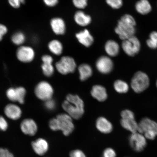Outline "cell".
<instances>
[{"label": "cell", "instance_id": "6da1fadb", "mask_svg": "<svg viewBox=\"0 0 157 157\" xmlns=\"http://www.w3.org/2000/svg\"><path fill=\"white\" fill-rule=\"evenodd\" d=\"M62 107L67 114L74 119H80L84 113L83 101L77 95L69 94L63 103Z\"/></svg>", "mask_w": 157, "mask_h": 157}, {"label": "cell", "instance_id": "7a4b0ae2", "mask_svg": "<svg viewBox=\"0 0 157 157\" xmlns=\"http://www.w3.org/2000/svg\"><path fill=\"white\" fill-rule=\"evenodd\" d=\"M136 22L134 17L129 14H125L118 22L115 32L121 40H124L134 36Z\"/></svg>", "mask_w": 157, "mask_h": 157}, {"label": "cell", "instance_id": "3957f363", "mask_svg": "<svg viewBox=\"0 0 157 157\" xmlns=\"http://www.w3.org/2000/svg\"><path fill=\"white\" fill-rule=\"evenodd\" d=\"M49 127L54 131L61 130L65 136L70 135L74 129L72 118L67 114H61L51 120Z\"/></svg>", "mask_w": 157, "mask_h": 157}, {"label": "cell", "instance_id": "277c9868", "mask_svg": "<svg viewBox=\"0 0 157 157\" xmlns=\"http://www.w3.org/2000/svg\"><path fill=\"white\" fill-rule=\"evenodd\" d=\"M137 132L142 133L147 139L154 140L157 136V123L149 118H144L138 123Z\"/></svg>", "mask_w": 157, "mask_h": 157}, {"label": "cell", "instance_id": "5b68a950", "mask_svg": "<svg viewBox=\"0 0 157 157\" xmlns=\"http://www.w3.org/2000/svg\"><path fill=\"white\" fill-rule=\"evenodd\" d=\"M150 84V78L145 72L139 71L135 73L131 79V86L135 93H140L146 90Z\"/></svg>", "mask_w": 157, "mask_h": 157}, {"label": "cell", "instance_id": "8992f818", "mask_svg": "<svg viewBox=\"0 0 157 157\" xmlns=\"http://www.w3.org/2000/svg\"><path fill=\"white\" fill-rule=\"evenodd\" d=\"M76 67L74 59L68 56L63 57L56 64L57 70L63 75L72 73L75 70Z\"/></svg>", "mask_w": 157, "mask_h": 157}, {"label": "cell", "instance_id": "52a82bcc", "mask_svg": "<svg viewBox=\"0 0 157 157\" xmlns=\"http://www.w3.org/2000/svg\"><path fill=\"white\" fill-rule=\"evenodd\" d=\"M121 46L125 53L130 56H134L138 54L141 47L140 41L134 36L123 40Z\"/></svg>", "mask_w": 157, "mask_h": 157}, {"label": "cell", "instance_id": "ba28073f", "mask_svg": "<svg viewBox=\"0 0 157 157\" xmlns=\"http://www.w3.org/2000/svg\"><path fill=\"white\" fill-rule=\"evenodd\" d=\"M54 93L52 86L48 82L43 81L40 82L35 88V93L39 99L46 101L52 99Z\"/></svg>", "mask_w": 157, "mask_h": 157}, {"label": "cell", "instance_id": "9c48e42d", "mask_svg": "<svg viewBox=\"0 0 157 157\" xmlns=\"http://www.w3.org/2000/svg\"><path fill=\"white\" fill-rule=\"evenodd\" d=\"M129 142L131 148L136 152L142 151L147 145L146 137L138 132L131 133L129 137Z\"/></svg>", "mask_w": 157, "mask_h": 157}, {"label": "cell", "instance_id": "30bf717a", "mask_svg": "<svg viewBox=\"0 0 157 157\" xmlns=\"http://www.w3.org/2000/svg\"><path fill=\"white\" fill-rule=\"evenodd\" d=\"M16 56L20 61L28 63L32 62L34 59L35 51L31 47L21 46L17 49Z\"/></svg>", "mask_w": 157, "mask_h": 157}, {"label": "cell", "instance_id": "8fae6325", "mask_svg": "<svg viewBox=\"0 0 157 157\" xmlns=\"http://www.w3.org/2000/svg\"><path fill=\"white\" fill-rule=\"evenodd\" d=\"M26 94V90L25 88L20 87L10 88L7 90L6 94L8 98L11 101L18 102L20 104H23L25 102Z\"/></svg>", "mask_w": 157, "mask_h": 157}, {"label": "cell", "instance_id": "7c38bea8", "mask_svg": "<svg viewBox=\"0 0 157 157\" xmlns=\"http://www.w3.org/2000/svg\"><path fill=\"white\" fill-rule=\"evenodd\" d=\"M96 65L97 70L103 74L110 73L113 67L112 60L106 56H101L98 59Z\"/></svg>", "mask_w": 157, "mask_h": 157}, {"label": "cell", "instance_id": "4fadbf2b", "mask_svg": "<svg viewBox=\"0 0 157 157\" xmlns=\"http://www.w3.org/2000/svg\"><path fill=\"white\" fill-rule=\"evenodd\" d=\"M21 130L24 134L29 136H34L38 131V126L36 122L30 119H25L21 124Z\"/></svg>", "mask_w": 157, "mask_h": 157}, {"label": "cell", "instance_id": "5bb4252c", "mask_svg": "<svg viewBox=\"0 0 157 157\" xmlns=\"http://www.w3.org/2000/svg\"><path fill=\"white\" fill-rule=\"evenodd\" d=\"M4 112L5 114L8 117L13 120L19 119L22 114L20 108L13 104H10L6 106Z\"/></svg>", "mask_w": 157, "mask_h": 157}, {"label": "cell", "instance_id": "9a60e30c", "mask_svg": "<svg viewBox=\"0 0 157 157\" xmlns=\"http://www.w3.org/2000/svg\"><path fill=\"white\" fill-rule=\"evenodd\" d=\"M42 59L43 62L42 65L43 73L45 76L50 77L53 74L54 71L52 64L53 58L49 55H46L42 57Z\"/></svg>", "mask_w": 157, "mask_h": 157}, {"label": "cell", "instance_id": "2e32d148", "mask_svg": "<svg viewBox=\"0 0 157 157\" xmlns=\"http://www.w3.org/2000/svg\"><path fill=\"white\" fill-rule=\"evenodd\" d=\"M33 150L37 155H44L48 151V144L47 141L42 138H39L32 143Z\"/></svg>", "mask_w": 157, "mask_h": 157}, {"label": "cell", "instance_id": "e0dca14e", "mask_svg": "<svg viewBox=\"0 0 157 157\" xmlns=\"http://www.w3.org/2000/svg\"><path fill=\"white\" fill-rule=\"evenodd\" d=\"M76 36L80 44L87 48L91 46L94 42L93 37L87 29L77 33Z\"/></svg>", "mask_w": 157, "mask_h": 157}, {"label": "cell", "instance_id": "ac0fdd59", "mask_svg": "<svg viewBox=\"0 0 157 157\" xmlns=\"http://www.w3.org/2000/svg\"><path fill=\"white\" fill-rule=\"evenodd\" d=\"M50 25L52 30L56 35L64 34L66 31V25L64 21L59 17H55L51 21Z\"/></svg>", "mask_w": 157, "mask_h": 157}, {"label": "cell", "instance_id": "d6986e66", "mask_svg": "<svg viewBox=\"0 0 157 157\" xmlns=\"http://www.w3.org/2000/svg\"><path fill=\"white\" fill-rule=\"evenodd\" d=\"M96 127L100 132L107 134L112 132L113 126L111 123L105 117H100L96 122Z\"/></svg>", "mask_w": 157, "mask_h": 157}, {"label": "cell", "instance_id": "ffe728a7", "mask_svg": "<svg viewBox=\"0 0 157 157\" xmlns=\"http://www.w3.org/2000/svg\"><path fill=\"white\" fill-rule=\"evenodd\" d=\"M121 124L124 128L130 131L131 133L138 131V123L135 121V118H121Z\"/></svg>", "mask_w": 157, "mask_h": 157}, {"label": "cell", "instance_id": "44dd1931", "mask_svg": "<svg viewBox=\"0 0 157 157\" xmlns=\"http://www.w3.org/2000/svg\"><path fill=\"white\" fill-rule=\"evenodd\" d=\"M91 94L93 97L100 101H105L108 97L105 88L100 85L93 86L91 90Z\"/></svg>", "mask_w": 157, "mask_h": 157}, {"label": "cell", "instance_id": "7402d4cb", "mask_svg": "<svg viewBox=\"0 0 157 157\" xmlns=\"http://www.w3.org/2000/svg\"><path fill=\"white\" fill-rule=\"evenodd\" d=\"M74 19L77 24L82 27L89 25L91 21V17L81 11L76 12L74 16Z\"/></svg>", "mask_w": 157, "mask_h": 157}, {"label": "cell", "instance_id": "603a6c76", "mask_svg": "<svg viewBox=\"0 0 157 157\" xmlns=\"http://www.w3.org/2000/svg\"><path fill=\"white\" fill-rule=\"evenodd\" d=\"M135 9L140 14H148L152 10V6L148 0H140L135 5Z\"/></svg>", "mask_w": 157, "mask_h": 157}, {"label": "cell", "instance_id": "cb8c5ba5", "mask_svg": "<svg viewBox=\"0 0 157 157\" xmlns=\"http://www.w3.org/2000/svg\"><path fill=\"white\" fill-rule=\"evenodd\" d=\"M105 50L109 56L114 57L119 54L120 48L118 44L115 41L109 40L105 44Z\"/></svg>", "mask_w": 157, "mask_h": 157}, {"label": "cell", "instance_id": "d4e9b609", "mask_svg": "<svg viewBox=\"0 0 157 157\" xmlns=\"http://www.w3.org/2000/svg\"><path fill=\"white\" fill-rule=\"evenodd\" d=\"M79 73L80 79L84 81L89 78L93 74V70L89 65L83 64L80 65L78 68Z\"/></svg>", "mask_w": 157, "mask_h": 157}, {"label": "cell", "instance_id": "484cf974", "mask_svg": "<svg viewBox=\"0 0 157 157\" xmlns=\"http://www.w3.org/2000/svg\"><path fill=\"white\" fill-rule=\"evenodd\" d=\"M48 48L49 50L52 54L56 56H59L62 53L63 47L62 43L59 41L54 40L49 43Z\"/></svg>", "mask_w": 157, "mask_h": 157}, {"label": "cell", "instance_id": "4316f807", "mask_svg": "<svg viewBox=\"0 0 157 157\" xmlns=\"http://www.w3.org/2000/svg\"><path fill=\"white\" fill-rule=\"evenodd\" d=\"M114 88L117 93L120 94H125L128 91V84L123 80H118L114 83Z\"/></svg>", "mask_w": 157, "mask_h": 157}, {"label": "cell", "instance_id": "83f0119b", "mask_svg": "<svg viewBox=\"0 0 157 157\" xmlns=\"http://www.w3.org/2000/svg\"><path fill=\"white\" fill-rule=\"evenodd\" d=\"M25 39L26 38L24 33L21 32L15 33L11 37L12 42L17 46H21L24 44Z\"/></svg>", "mask_w": 157, "mask_h": 157}, {"label": "cell", "instance_id": "f1b7e54d", "mask_svg": "<svg viewBox=\"0 0 157 157\" xmlns=\"http://www.w3.org/2000/svg\"><path fill=\"white\" fill-rule=\"evenodd\" d=\"M106 2L113 9H119L123 6L122 0H106Z\"/></svg>", "mask_w": 157, "mask_h": 157}, {"label": "cell", "instance_id": "f546056e", "mask_svg": "<svg viewBox=\"0 0 157 157\" xmlns=\"http://www.w3.org/2000/svg\"><path fill=\"white\" fill-rule=\"evenodd\" d=\"M88 0H72L75 6L79 9H83L87 6Z\"/></svg>", "mask_w": 157, "mask_h": 157}, {"label": "cell", "instance_id": "4dcf8cb0", "mask_svg": "<svg viewBox=\"0 0 157 157\" xmlns=\"http://www.w3.org/2000/svg\"><path fill=\"white\" fill-rule=\"evenodd\" d=\"M8 1L12 7L14 9H18L21 5L24 4L25 0H8Z\"/></svg>", "mask_w": 157, "mask_h": 157}, {"label": "cell", "instance_id": "1f68e13d", "mask_svg": "<svg viewBox=\"0 0 157 157\" xmlns=\"http://www.w3.org/2000/svg\"><path fill=\"white\" fill-rule=\"evenodd\" d=\"M102 157H117L116 152L112 148H108L104 150Z\"/></svg>", "mask_w": 157, "mask_h": 157}, {"label": "cell", "instance_id": "d6a6232c", "mask_svg": "<svg viewBox=\"0 0 157 157\" xmlns=\"http://www.w3.org/2000/svg\"><path fill=\"white\" fill-rule=\"evenodd\" d=\"M45 106L49 110H53L56 107V103L54 100L50 99L45 101Z\"/></svg>", "mask_w": 157, "mask_h": 157}, {"label": "cell", "instance_id": "836d02e7", "mask_svg": "<svg viewBox=\"0 0 157 157\" xmlns=\"http://www.w3.org/2000/svg\"><path fill=\"white\" fill-rule=\"evenodd\" d=\"M70 157H86L85 154L79 150L72 151L70 153Z\"/></svg>", "mask_w": 157, "mask_h": 157}, {"label": "cell", "instance_id": "e575fe53", "mask_svg": "<svg viewBox=\"0 0 157 157\" xmlns=\"http://www.w3.org/2000/svg\"><path fill=\"white\" fill-rule=\"evenodd\" d=\"M8 127V124L7 121L3 117L0 116V131L6 130Z\"/></svg>", "mask_w": 157, "mask_h": 157}, {"label": "cell", "instance_id": "d590c367", "mask_svg": "<svg viewBox=\"0 0 157 157\" xmlns=\"http://www.w3.org/2000/svg\"><path fill=\"white\" fill-rule=\"evenodd\" d=\"M0 157H14L7 149L0 148Z\"/></svg>", "mask_w": 157, "mask_h": 157}, {"label": "cell", "instance_id": "8d00e7d4", "mask_svg": "<svg viewBox=\"0 0 157 157\" xmlns=\"http://www.w3.org/2000/svg\"><path fill=\"white\" fill-rule=\"evenodd\" d=\"M8 32V29L6 25L0 24V41L3 38V37L7 34Z\"/></svg>", "mask_w": 157, "mask_h": 157}, {"label": "cell", "instance_id": "74e56055", "mask_svg": "<svg viewBox=\"0 0 157 157\" xmlns=\"http://www.w3.org/2000/svg\"><path fill=\"white\" fill-rule=\"evenodd\" d=\"M45 4L48 7H54L58 2V0H43Z\"/></svg>", "mask_w": 157, "mask_h": 157}, {"label": "cell", "instance_id": "f35d334b", "mask_svg": "<svg viewBox=\"0 0 157 157\" xmlns=\"http://www.w3.org/2000/svg\"><path fill=\"white\" fill-rule=\"evenodd\" d=\"M147 46L149 48L151 49H156L157 48V44L155 42H154L150 39H148L146 42Z\"/></svg>", "mask_w": 157, "mask_h": 157}, {"label": "cell", "instance_id": "ab89813d", "mask_svg": "<svg viewBox=\"0 0 157 157\" xmlns=\"http://www.w3.org/2000/svg\"><path fill=\"white\" fill-rule=\"evenodd\" d=\"M150 39L157 44V32L153 31L150 35Z\"/></svg>", "mask_w": 157, "mask_h": 157}, {"label": "cell", "instance_id": "60d3db41", "mask_svg": "<svg viewBox=\"0 0 157 157\" xmlns=\"http://www.w3.org/2000/svg\"><path fill=\"white\" fill-rule=\"evenodd\" d=\"M156 87L157 88V81H156Z\"/></svg>", "mask_w": 157, "mask_h": 157}]
</instances>
